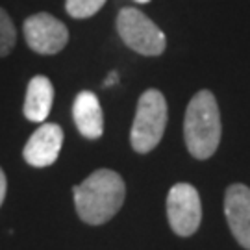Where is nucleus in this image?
<instances>
[{
  "label": "nucleus",
  "instance_id": "nucleus-1",
  "mask_svg": "<svg viewBox=\"0 0 250 250\" xmlns=\"http://www.w3.org/2000/svg\"><path fill=\"white\" fill-rule=\"evenodd\" d=\"M76 213L83 223L104 224L123 208L126 186L121 174L109 169H99L89 174L82 184L74 186Z\"/></svg>",
  "mask_w": 250,
  "mask_h": 250
},
{
  "label": "nucleus",
  "instance_id": "nucleus-2",
  "mask_svg": "<svg viewBox=\"0 0 250 250\" xmlns=\"http://www.w3.org/2000/svg\"><path fill=\"white\" fill-rule=\"evenodd\" d=\"M221 111L213 93L198 91L186 109L184 137L188 150L197 160H208L215 154L221 143Z\"/></svg>",
  "mask_w": 250,
  "mask_h": 250
},
{
  "label": "nucleus",
  "instance_id": "nucleus-3",
  "mask_svg": "<svg viewBox=\"0 0 250 250\" xmlns=\"http://www.w3.org/2000/svg\"><path fill=\"white\" fill-rule=\"evenodd\" d=\"M167 100L158 89H148L137 100L130 143L135 152L148 154L160 145L167 126Z\"/></svg>",
  "mask_w": 250,
  "mask_h": 250
},
{
  "label": "nucleus",
  "instance_id": "nucleus-4",
  "mask_svg": "<svg viewBox=\"0 0 250 250\" xmlns=\"http://www.w3.org/2000/svg\"><path fill=\"white\" fill-rule=\"evenodd\" d=\"M117 32L128 48L141 56H160L167 46L165 34L135 8H123L117 15Z\"/></svg>",
  "mask_w": 250,
  "mask_h": 250
},
{
  "label": "nucleus",
  "instance_id": "nucleus-5",
  "mask_svg": "<svg viewBox=\"0 0 250 250\" xmlns=\"http://www.w3.org/2000/svg\"><path fill=\"white\" fill-rule=\"evenodd\" d=\"M167 219L176 235L189 237L202 221L200 195L191 184H176L167 195Z\"/></svg>",
  "mask_w": 250,
  "mask_h": 250
},
{
  "label": "nucleus",
  "instance_id": "nucleus-6",
  "mask_svg": "<svg viewBox=\"0 0 250 250\" xmlns=\"http://www.w3.org/2000/svg\"><path fill=\"white\" fill-rule=\"evenodd\" d=\"M24 39L34 52L52 56L67 46L69 30L50 13H36L24 21Z\"/></svg>",
  "mask_w": 250,
  "mask_h": 250
},
{
  "label": "nucleus",
  "instance_id": "nucleus-7",
  "mask_svg": "<svg viewBox=\"0 0 250 250\" xmlns=\"http://www.w3.org/2000/svg\"><path fill=\"white\" fill-rule=\"evenodd\" d=\"M63 145V130L56 123H46L37 128L34 134L30 135L28 143L24 145L22 156L28 165L43 169L50 167L56 163Z\"/></svg>",
  "mask_w": 250,
  "mask_h": 250
},
{
  "label": "nucleus",
  "instance_id": "nucleus-8",
  "mask_svg": "<svg viewBox=\"0 0 250 250\" xmlns=\"http://www.w3.org/2000/svg\"><path fill=\"white\" fill-rule=\"evenodd\" d=\"M224 215L232 235L243 249L250 250V188L232 184L224 193Z\"/></svg>",
  "mask_w": 250,
  "mask_h": 250
},
{
  "label": "nucleus",
  "instance_id": "nucleus-9",
  "mask_svg": "<svg viewBox=\"0 0 250 250\" xmlns=\"http://www.w3.org/2000/svg\"><path fill=\"white\" fill-rule=\"evenodd\" d=\"M74 125L85 139H99L104 132V115L99 97L91 91H82L72 104Z\"/></svg>",
  "mask_w": 250,
  "mask_h": 250
},
{
  "label": "nucleus",
  "instance_id": "nucleus-10",
  "mask_svg": "<svg viewBox=\"0 0 250 250\" xmlns=\"http://www.w3.org/2000/svg\"><path fill=\"white\" fill-rule=\"evenodd\" d=\"M54 104V87L52 82L46 76H34L26 89L24 100V117L32 123H43Z\"/></svg>",
  "mask_w": 250,
  "mask_h": 250
},
{
  "label": "nucleus",
  "instance_id": "nucleus-11",
  "mask_svg": "<svg viewBox=\"0 0 250 250\" xmlns=\"http://www.w3.org/2000/svg\"><path fill=\"white\" fill-rule=\"evenodd\" d=\"M106 0H67L65 9L72 19H89L99 13Z\"/></svg>",
  "mask_w": 250,
  "mask_h": 250
},
{
  "label": "nucleus",
  "instance_id": "nucleus-12",
  "mask_svg": "<svg viewBox=\"0 0 250 250\" xmlns=\"http://www.w3.org/2000/svg\"><path fill=\"white\" fill-rule=\"evenodd\" d=\"M17 41V30L13 26L9 15L0 8V58L8 56Z\"/></svg>",
  "mask_w": 250,
  "mask_h": 250
},
{
  "label": "nucleus",
  "instance_id": "nucleus-13",
  "mask_svg": "<svg viewBox=\"0 0 250 250\" xmlns=\"http://www.w3.org/2000/svg\"><path fill=\"white\" fill-rule=\"evenodd\" d=\"M6 193H8V180H6V174H4V170L0 169V206L4 204Z\"/></svg>",
  "mask_w": 250,
  "mask_h": 250
},
{
  "label": "nucleus",
  "instance_id": "nucleus-14",
  "mask_svg": "<svg viewBox=\"0 0 250 250\" xmlns=\"http://www.w3.org/2000/svg\"><path fill=\"white\" fill-rule=\"evenodd\" d=\"M117 78H119V76H117V72H109V74L106 76V82H104V87H109V85H113V83L117 82Z\"/></svg>",
  "mask_w": 250,
  "mask_h": 250
},
{
  "label": "nucleus",
  "instance_id": "nucleus-15",
  "mask_svg": "<svg viewBox=\"0 0 250 250\" xmlns=\"http://www.w3.org/2000/svg\"><path fill=\"white\" fill-rule=\"evenodd\" d=\"M135 2H139V4H146V2H150V0H135Z\"/></svg>",
  "mask_w": 250,
  "mask_h": 250
}]
</instances>
